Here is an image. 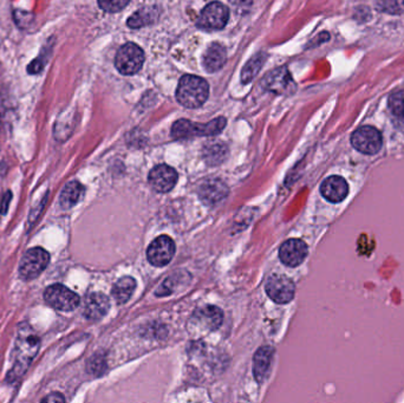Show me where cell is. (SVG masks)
Masks as SVG:
<instances>
[{
	"mask_svg": "<svg viewBox=\"0 0 404 403\" xmlns=\"http://www.w3.org/2000/svg\"><path fill=\"white\" fill-rule=\"evenodd\" d=\"M41 341L37 335L33 332L31 326H21L17 334L16 346L13 354V368L10 375L13 379L21 377L28 371L35 356L38 354Z\"/></svg>",
	"mask_w": 404,
	"mask_h": 403,
	"instance_id": "6da1fadb",
	"label": "cell"
},
{
	"mask_svg": "<svg viewBox=\"0 0 404 403\" xmlns=\"http://www.w3.org/2000/svg\"><path fill=\"white\" fill-rule=\"evenodd\" d=\"M209 95V86L204 78L186 75L181 78L176 89V98L181 106L186 108H199Z\"/></svg>",
	"mask_w": 404,
	"mask_h": 403,
	"instance_id": "7a4b0ae2",
	"label": "cell"
},
{
	"mask_svg": "<svg viewBox=\"0 0 404 403\" xmlns=\"http://www.w3.org/2000/svg\"><path fill=\"white\" fill-rule=\"evenodd\" d=\"M226 126V118H218L206 124L179 120L172 126V136L176 140L191 139L195 136H214L220 134Z\"/></svg>",
	"mask_w": 404,
	"mask_h": 403,
	"instance_id": "3957f363",
	"label": "cell"
},
{
	"mask_svg": "<svg viewBox=\"0 0 404 403\" xmlns=\"http://www.w3.org/2000/svg\"><path fill=\"white\" fill-rule=\"evenodd\" d=\"M50 254L41 247H33L25 252L19 264V274L25 281H32L49 265Z\"/></svg>",
	"mask_w": 404,
	"mask_h": 403,
	"instance_id": "277c9868",
	"label": "cell"
},
{
	"mask_svg": "<svg viewBox=\"0 0 404 403\" xmlns=\"http://www.w3.org/2000/svg\"><path fill=\"white\" fill-rule=\"evenodd\" d=\"M144 63V53L139 45L127 43L121 46L115 58V66L122 75H134Z\"/></svg>",
	"mask_w": 404,
	"mask_h": 403,
	"instance_id": "5b68a950",
	"label": "cell"
},
{
	"mask_svg": "<svg viewBox=\"0 0 404 403\" xmlns=\"http://www.w3.org/2000/svg\"><path fill=\"white\" fill-rule=\"evenodd\" d=\"M44 299L59 311H73L79 306V296L61 284H53L45 290Z\"/></svg>",
	"mask_w": 404,
	"mask_h": 403,
	"instance_id": "8992f818",
	"label": "cell"
},
{
	"mask_svg": "<svg viewBox=\"0 0 404 403\" xmlns=\"http://www.w3.org/2000/svg\"><path fill=\"white\" fill-rule=\"evenodd\" d=\"M352 146L363 154L374 155L382 148V135L374 126H360L352 136Z\"/></svg>",
	"mask_w": 404,
	"mask_h": 403,
	"instance_id": "52a82bcc",
	"label": "cell"
},
{
	"mask_svg": "<svg viewBox=\"0 0 404 403\" xmlns=\"http://www.w3.org/2000/svg\"><path fill=\"white\" fill-rule=\"evenodd\" d=\"M229 18V8L219 1H213L202 10L198 21V26L204 30L224 29Z\"/></svg>",
	"mask_w": 404,
	"mask_h": 403,
	"instance_id": "ba28073f",
	"label": "cell"
},
{
	"mask_svg": "<svg viewBox=\"0 0 404 403\" xmlns=\"http://www.w3.org/2000/svg\"><path fill=\"white\" fill-rule=\"evenodd\" d=\"M175 254V244L172 238L168 236H160L153 241L147 251L149 263L157 268H162L172 261Z\"/></svg>",
	"mask_w": 404,
	"mask_h": 403,
	"instance_id": "9c48e42d",
	"label": "cell"
},
{
	"mask_svg": "<svg viewBox=\"0 0 404 403\" xmlns=\"http://www.w3.org/2000/svg\"><path fill=\"white\" fill-rule=\"evenodd\" d=\"M296 292V286L290 278L282 274H274L266 284V293L278 304H286L292 301Z\"/></svg>",
	"mask_w": 404,
	"mask_h": 403,
	"instance_id": "30bf717a",
	"label": "cell"
},
{
	"mask_svg": "<svg viewBox=\"0 0 404 403\" xmlns=\"http://www.w3.org/2000/svg\"><path fill=\"white\" fill-rule=\"evenodd\" d=\"M148 180L155 191L167 193L172 191L177 182V171L167 165H159L151 169Z\"/></svg>",
	"mask_w": 404,
	"mask_h": 403,
	"instance_id": "8fae6325",
	"label": "cell"
},
{
	"mask_svg": "<svg viewBox=\"0 0 404 403\" xmlns=\"http://www.w3.org/2000/svg\"><path fill=\"white\" fill-rule=\"evenodd\" d=\"M307 256V245L300 239H290L285 241L279 250V258L282 264L296 268L302 264Z\"/></svg>",
	"mask_w": 404,
	"mask_h": 403,
	"instance_id": "7c38bea8",
	"label": "cell"
},
{
	"mask_svg": "<svg viewBox=\"0 0 404 403\" xmlns=\"http://www.w3.org/2000/svg\"><path fill=\"white\" fill-rule=\"evenodd\" d=\"M320 193L327 201L337 204L347 198L349 186L342 176H330L323 181Z\"/></svg>",
	"mask_w": 404,
	"mask_h": 403,
	"instance_id": "4fadbf2b",
	"label": "cell"
},
{
	"mask_svg": "<svg viewBox=\"0 0 404 403\" xmlns=\"http://www.w3.org/2000/svg\"><path fill=\"white\" fill-rule=\"evenodd\" d=\"M224 314L218 306H207L195 311L192 316L194 326L201 329L215 330L221 326Z\"/></svg>",
	"mask_w": 404,
	"mask_h": 403,
	"instance_id": "5bb4252c",
	"label": "cell"
},
{
	"mask_svg": "<svg viewBox=\"0 0 404 403\" xmlns=\"http://www.w3.org/2000/svg\"><path fill=\"white\" fill-rule=\"evenodd\" d=\"M227 194L229 188L219 179L206 180L199 187V196L206 205L217 204L226 198Z\"/></svg>",
	"mask_w": 404,
	"mask_h": 403,
	"instance_id": "9a60e30c",
	"label": "cell"
},
{
	"mask_svg": "<svg viewBox=\"0 0 404 403\" xmlns=\"http://www.w3.org/2000/svg\"><path fill=\"white\" fill-rule=\"evenodd\" d=\"M109 306V299L103 293H91L86 297L83 314L90 321H98L106 316Z\"/></svg>",
	"mask_w": 404,
	"mask_h": 403,
	"instance_id": "2e32d148",
	"label": "cell"
},
{
	"mask_svg": "<svg viewBox=\"0 0 404 403\" xmlns=\"http://www.w3.org/2000/svg\"><path fill=\"white\" fill-rule=\"evenodd\" d=\"M272 357H273V349L271 346H262L254 355L253 374L258 382L262 383L265 381L271 368Z\"/></svg>",
	"mask_w": 404,
	"mask_h": 403,
	"instance_id": "e0dca14e",
	"label": "cell"
},
{
	"mask_svg": "<svg viewBox=\"0 0 404 403\" xmlns=\"http://www.w3.org/2000/svg\"><path fill=\"white\" fill-rule=\"evenodd\" d=\"M227 59L226 50L220 44H212L204 53V66L209 73H215L224 66Z\"/></svg>",
	"mask_w": 404,
	"mask_h": 403,
	"instance_id": "ac0fdd59",
	"label": "cell"
},
{
	"mask_svg": "<svg viewBox=\"0 0 404 403\" xmlns=\"http://www.w3.org/2000/svg\"><path fill=\"white\" fill-rule=\"evenodd\" d=\"M291 82L290 73L285 68L274 70L265 78V88L276 94H282Z\"/></svg>",
	"mask_w": 404,
	"mask_h": 403,
	"instance_id": "d6986e66",
	"label": "cell"
},
{
	"mask_svg": "<svg viewBox=\"0 0 404 403\" xmlns=\"http://www.w3.org/2000/svg\"><path fill=\"white\" fill-rule=\"evenodd\" d=\"M84 193V187L78 181H71L68 183L66 187L63 188L59 196V204L61 207L68 208L74 207L78 201L82 198Z\"/></svg>",
	"mask_w": 404,
	"mask_h": 403,
	"instance_id": "ffe728a7",
	"label": "cell"
},
{
	"mask_svg": "<svg viewBox=\"0 0 404 403\" xmlns=\"http://www.w3.org/2000/svg\"><path fill=\"white\" fill-rule=\"evenodd\" d=\"M136 288V281L133 277H123L119 281H116L114 288H113V296L115 301L119 304H124L131 299L133 293Z\"/></svg>",
	"mask_w": 404,
	"mask_h": 403,
	"instance_id": "44dd1931",
	"label": "cell"
},
{
	"mask_svg": "<svg viewBox=\"0 0 404 403\" xmlns=\"http://www.w3.org/2000/svg\"><path fill=\"white\" fill-rule=\"evenodd\" d=\"M157 18V12L155 8H142L139 12L134 13L133 16L128 19V26L133 29H140L146 25L151 24L155 21Z\"/></svg>",
	"mask_w": 404,
	"mask_h": 403,
	"instance_id": "7402d4cb",
	"label": "cell"
},
{
	"mask_svg": "<svg viewBox=\"0 0 404 403\" xmlns=\"http://www.w3.org/2000/svg\"><path fill=\"white\" fill-rule=\"evenodd\" d=\"M265 55L260 53V55H257L256 57L252 58L246 64L245 68L242 69V73H241V79H242L244 83L252 81L257 76V73H259V70L262 68V64L265 63Z\"/></svg>",
	"mask_w": 404,
	"mask_h": 403,
	"instance_id": "603a6c76",
	"label": "cell"
},
{
	"mask_svg": "<svg viewBox=\"0 0 404 403\" xmlns=\"http://www.w3.org/2000/svg\"><path fill=\"white\" fill-rule=\"evenodd\" d=\"M227 156V147L224 144H213L204 151V159L209 165H219Z\"/></svg>",
	"mask_w": 404,
	"mask_h": 403,
	"instance_id": "cb8c5ba5",
	"label": "cell"
},
{
	"mask_svg": "<svg viewBox=\"0 0 404 403\" xmlns=\"http://www.w3.org/2000/svg\"><path fill=\"white\" fill-rule=\"evenodd\" d=\"M389 109L398 121H404V90L394 93L389 97Z\"/></svg>",
	"mask_w": 404,
	"mask_h": 403,
	"instance_id": "d4e9b609",
	"label": "cell"
},
{
	"mask_svg": "<svg viewBox=\"0 0 404 403\" xmlns=\"http://www.w3.org/2000/svg\"><path fill=\"white\" fill-rule=\"evenodd\" d=\"M377 8L382 12L400 15L404 11V0H377Z\"/></svg>",
	"mask_w": 404,
	"mask_h": 403,
	"instance_id": "484cf974",
	"label": "cell"
},
{
	"mask_svg": "<svg viewBox=\"0 0 404 403\" xmlns=\"http://www.w3.org/2000/svg\"><path fill=\"white\" fill-rule=\"evenodd\" d=\"M131 0H98L99 8L106 12H119L129 4Z\"/></svg>",
	"mask_w": 404,
	"mask_h": 403,
	"instance_id": "4316f807",
	"label": "cell"
},
{
	"mask_svg": "<svg viewBox=\"0 0 404 403\" xmlns=\"http://www.w3.org/2000/svg\"><path fill=\"white\" fill-rule=\"evenodd\" d=\"M43 402H64L66 399L61 394H52V395L46 396L45 399L41 400Z\"/></svg>",
	"mask_w": 404,
	"mask_h": 403,
	"instance_id": "83f0119b",
	"label": "cell"
},
{
	"mask_svg": "<svg viewBox=\"0 0 404 403\" xmlns=\"http://www.w3.org/2000/svg\"><path fill=\"white\" fill-rule=\"evenodd\" d=\"M10 200H11V193H6L4 196V200H3V208H1V213L3 214H5L6 209H8V205L10 203Z\"/></svg>",
	"mask_w": 404,
	"mask_h": 403,
	"instance_id": "f1b7e54d",
	"label": "cell"
}]
</instances>
